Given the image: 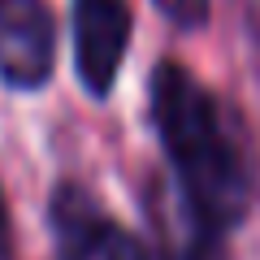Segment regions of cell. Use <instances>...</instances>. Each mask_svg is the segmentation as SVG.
<instances>
[{
  "label": "cell",
  "instance_id": "1",
  "mask_svg": "<svg viewBox=\"0 0 260 260\" xmlns=\"http://www.w3.org/2000/svg\"><path fill=\"white\" fill-rule=\"evenodd\" d=\"M148 121L182 213L230 239L256 208V156L239 113L191 65L160 56L148 78Z\"/></svg>",
  "mask_w": 260,
  "mask_h": 260
},
{
  "label": "cell",
  "instance_id": "5",
  "mask_svg": "<svg viewBox=\"0 0 260 260\" xmlns=\"http://www.w3.org/2000/svg\"><path fill=\"white\" fill-rule=\"evenodd\" d=\"M143 204L152 213V234H156V260H230L225 239L204 230L200 221L182 213L174 195L165 186H152L143 195Z\"/></svg>",
  "mask_w": 260,
  "mask_h": 260
},
{
  "label": "cell",
  "instance_id": "7",
  "mask_svg": "<svg viewBox=\"0 0 260 260\" xmlns=\"http://www.w3.org/2000/svg\"><path fill=\"white\" fill-rule=\"evenodd\" d=\"M0 260H13V217L5 204V191H0Z\"/></svg>",
  "mask_w": 260,
  "mask_h": 260
},
{
  "label": "cell",
  "instance_id": "2",
  "mask_svg": "<svg viewBox=\"0 0 260 260\" xmlns=\"http://www.w3.org/2000/svg\"><path fill=\"white\" fill-rule=\"evenodd\" d=\"M48 234L56 260H152L148 243L74 178H61L48 195Z\"/></svg>",
  "mask_w": 260,
  "mask_h": 260
},
{
  "label": "cell",
  "instance_id": "4",
  "mask_svg": "<svg viewBox=\"0 0 260 260\" xmlns=\"http://www.w3.org/2000/svg\"><path fill=\"white\" fill-rule=\"evenodd\" d=\"M56 70V18L48 0H0V83L39 91Z\"/></svg>",
  "mask_w": 260,
  "mask_h": 260
},
{
  "label": "cell",
  "instance_id": "6",
  "mask_svg": "<svg viewBox=\"0 0 260 260\" xmlns=\"http://www.w3.org/2000/svg\"><path fill=\"white\" fill-rule=\"evenodd\" d=\"M156 13L178 30H204L213 18V0H152Z\"/></svg>",
  "mask_w": 260,
  "mask_h": 260
},
{
  "label": "cell",
  "instance_id": "3",
  "mask_svg": "<svg viewBox=\"0 0 260 260\" xmlns=\"http://www.w3.org/2000/svg\"><path fill=\"white\" fill-rule=\"evenodd\" d=\"M70 30H74V74L83 91L91 100H109L135 39L130 0H70Z\"/></svg>",
  "mask_w": 260,
  "mask_h": 260
}]
</instances>
